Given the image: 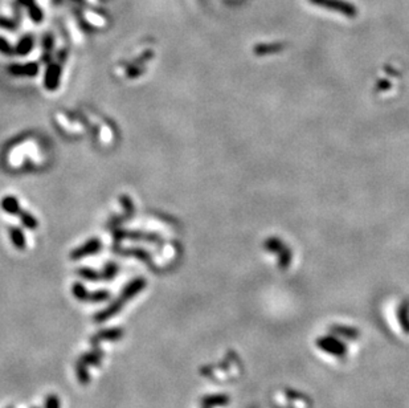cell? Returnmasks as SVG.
Here are the masks:
<instances>
[{"instance_id": "6", "label": "cell", "mask_w": 409, "mask_h": 408, "mask_svg": "<svg viewBox=\"0 0 409 408\" xmlns=\"http://www.w3.org/2000/svg\"><path fill=\"white\" fill-rule=\"evenodd\" d=\"M0 206H1V210H3V211L10 214V215L18 216L19 215V212L21 211L19 200L15 196H12V195H7V196L3 197L1 202H0Z\"/></svg>"}, {"instance_id": "2", "label": "cell", "mask_w": 409, "mask_h": 408, "mask_svg": "<svg viewBox=\"0 0 409 408\" xmlns=\"http://www.w3.org/2000/svg\"><path fill=\"white\" fill-rule=\"evenodd\" d=\"M311 3L322 8L335 11L339 14L344 15L347 18H355L357 15V11L355 5L348 3L346 0H310Z\"/></svg>"}, {"instance_id": "8", "label": "cell", "mask_w": 409, "mask_h": 408, "mask_svg": "<svg viewBox=\"0 0 409 408\" xmlns=\"http://www.w3.org/2000/svg\"><path fill=\"white\" fill-rule=\"evenodd\" d=\"M33 44H35L33 36H31V35L24 36V38L18 42L16 48H15V55H18V56H27L29 52L33 49Z\"/></svg>"}, {"instance_id": "15", "label": "cell", "mask_w": 409, "mask_h": 408, "mask_svg": "<svg viewBox=\"0 0 409 408\" xmlns=\"http://www.w3.org/2000/svg\"><path fill=\"white\" fill-rule=\"evenodd\" d=\"M72 293L77 300L80 301H88V297H89V293L85 289V286L82 284H74L72 288Z\"/></svg>"}, {"instance_id": "5", "label": "cell", "mask_w": 409, "mask_h": 408, "mask_svg": "<svg viewBox=\"0 0 409 408\" xmlns=\"http://www.w3.org/2000/svg\"><path fill=\"white\" fill-rule=\"evenodd\" d=\"M7 71L14 77H35L38 73L37 62H27V64H11Z\"/></svg>"}, {"instance_id": "22", "label": "cell", "mask_w": 409, "mask_h": 408, "mask_svg": "<svg viewBox=\"0 0 409 408\" xmlns=\"http://www.w3.org/2000/svg\"><path fill=\"white\" fill-rule=\"evenodd\" d=\"M47 408H60L58 406V400L56 396H49L47 400Z\"/></svg>"}, {"instance_id": "20", "label": "cell", "mask_w": 409, "mask_h": 408, "mask_svg": "<svg viewBox=\"0 0 409 408\" xmlns=\"http://www.w3.org/2000/svg\"><path fill=\"white\" fill-rule=\"evenodd\" d=\"M0 27H3V28H7V29H15L16 24H15L14 21H11V20L0 18Z\"/></svg>"}, {"instance_id": "19", "label": "cell", "mask_w": 409, "mask_h": 408, "mask_svg": "<svg viewBox=\"0 0 409 408\" xmlns=\"http://www.w3.org/2000/svg\"><path fill=\"white\" fill-rule=\"evenodd\" d=\"M0 53H3L5 56H14L15 55V48L11 47L10 42L3 38H0Z\"/></svg>"}, {"instance_id": "14", "label": "cell", "mask_w": 409, "mask_h": 408, "mask_svg": "<svg viewBox=\"0 0 409 408\" xmlns=\"http://www.w3.org/2000/svg\"><path fill=\"white\" fill-rule=\"evenodd\" d=\"M78 276H81L85 280H89V281H97V280H101V274L98 272H95L93 269L90 268H81L77 271Z\"/></svg>"}, {"instance_id": "17", "label": "cell", "mask_w": 409, "mask_h": 408, "mask_svg": "<svg viewBox=\"0 0 409 408\" xmlns=\"http://www.w3.org/2000/svg\"><path fill=\"white\" fill-rule=\"evenodd\" d=\"M122 337V331L119 329H110L108 331H104V333H99L97 335V338H102V339H117V338Z\"/></svg>"}, {"instance_id": "18", "label": "cell", "mask_w": 409, "mask_h": 408, "mask_svg": "<svg viewBox=\"0 0 409 408\" xmlns=\"http://www.w3.org/2000/svg\"><path fill=\"white\" fill-rule=\"evenodd\" d=\"M110 298V293L106 291H99L95 293H89L88 301H93V302H101V301H106Z\"/></svg>"}, {"instance_id": "16", "label": "cell", "mask_w": 409, "mask_h": 408, "mask_svg": "<svg viewBox=\"0 0 409 408\" xmlns=\"http://www.w3.org/2000/svg\"><path fill=\"white\" fill-rule=\"evenodd\" d=\"M117 273H118L117 264H113V263L108 264V265L105 267L102 274H101V280H113Z\"/></svg>"}, {"instance_id": "9", "label": "cell", "mask_w": 409, "mask_h": 408, "mask_svg": "<svg viewBox=\"0 0 409 408\" xmlns=\"http://www.w3.org/2000/svg\"><path fill=\"white\" fill-rule=\"evenodd\" d=\"M10 237L14 243L15 248L19 251H24L27 247V240L24 236L23 231L20 230L19 227H11L10 228Z\"/></svg>"}, {"instance_id": "4", "label": "cell", "mask_w": 409, "mask_h": 408, "mask_svg": "<svg viewBox=\"0 0 409 408\" xmlns=\"http://www.w3.org/2000/svg\"><path fill=\"white\" fill-rule=\"evenodd\" d=\"M101 248H102V244L98 239H90L84 245L75 248L71 253V258L72 260H81V258L88 257L90 254L98 253Z\"/></svg>"}, {"instance_id": "1", "label": "cell", "mask_w": 409, "mask_h": 408, "mask_svg": "<svg viewBox=\"0 0 409 408\" xmlns=\"http://www.w3.org/2000/svg\"><path fill=\"white\" fill-rule=\"evenodd\" d=\"M316 346L319 347L322 351L327 352L330 355L342 358L347 354V347L339 338L334 335H325L316 339Z\"/></svg>"}, {"instance_id": "12", "label": "cell", "mask_w": 409, "mask_h": 408, "mask_svg": "<svg viewBox=\"0 0 409 408\" xmlns=\"http://www.w3.org/2000/svg\"><path fill=\"white\" fill-rule=\"evenodd\" d=\"M20 3L23 5H25L27 8L29 10V14H31V18H32L35 21H41L42 20V12L41 10L38 8V7H36V4H35V1L33 0H19Z\"/></svg>"}, {"instance_id": "21", "label": "cell", "mask_w": 409, "mask_h": 408, "mask_svg": "<svg viewBox=\"0 0 409 408\" xmlns=\"http://www.w3.org/2000/svg\"><path fill=\"white\" fill-rule=\"evenodd\" d=\"M44 48L47 49V52L52 51L53 48V39L51 35H47L45 38H44Z\"/></svg>"}, {"instance_id": "13", "label": "cell", "mask_w": 409, "mask_h": 408, "mask_svg": "<svg viewBox=\"0 0 409 408\" xmlns=\"http://www.w3.org/2000/svg\"><path fill=\"white\" fill-rule=\"evenodd\" d=\"M399 322L405 333H409V308L407 302L399 308Z\"/></svg>"}, {"instance_id": "3", "label": "cell", "mask_w": 409, "mask_h": 408, "mask_svg": "<svg viewBox=\"0 0 409 408\" xmlns=\"http://www.w3.org/2000/svg\"><path fill=\"white\" fill-rule=\"evenodd\" d=\"M61 72L62 65L60 62H52L49 64L45 72V77H44V85L49 92H55L58 89L60 86V80H61Z\"/></svg>"}, {"instance_id": "7", "label": "cell", "mask_w": 409, "mask_h": 408, "mask_svg": "<svg viewBox=\"0 0 409 408\" xmlns=\"http://www.w3.org/2000/svg\"><path fill=\"white\" fill-rule=\"evenodd\" d=\"M203 404L204 407H223V406H226L228 402H229V398L224 394H216V395H208V396H204L203 398Z\"/></svg>"}, {"instance_id": "11", "label": "cell", "mask_w": 409, "mask_h": 408, "mask_svg": "<svg viewBox=\"0 0 409 408\" xmlns=\"http://www.w3.org/2000/svg\"><path fill=\"white\" fill-rule=\"evenodd\" d=\"M18 217H20V220H21L24 227H27V228H29V230H36V228H37V225H38L37 219H36V217H35L31 212L21 210V211L19 212Z\"/></svg>"}, {"instance_id": "10", "label": "cell", "mask_w": 409, "mask_h": 408, "mask_svg": "<svg viewBox=\"0 0 409 408\" xmlns=\"http://www.w3.org/2000/svg\"><path fill=\"white\" fill-rule=\"evenodd\" d=\"M331 331L338 335H342L344 338H348V339H355V338L359 337V331L355 330L353 328H347V326H342V325H335L331 328Z\"/></svg>"}]
</instances>
